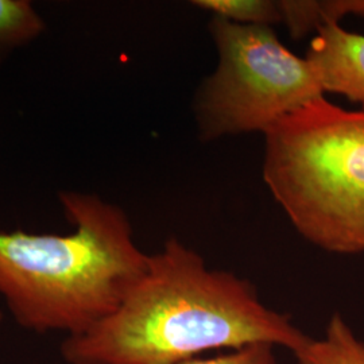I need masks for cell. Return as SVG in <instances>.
<instances>
[{
	"label": "cell",
	"instance_id": "6da1fadb",
	"mask_svg": "<svg viewBox=\"0 0 364 364\" xmlns=\"http://www.w3.org/2000/svg\"><path fill=\"white\" fill-rule=\"evenodd\" d=\"M308 340L287 316L263 305L248 281L210 270L193 250L170 239L150 255L144 278L117 311L68 336L61 353L69 364H176L254 343L296 353Z\"/></svg>",
	"mask_w": 364,
	"mask_h": 364
},
{
	"label": "cell",
	"instance_id": "7a4b0ae2",
	"mask_svg": "<svg viewBox=\"0 0 364 364\" xmlns=\"http://www.w3.org/2000/svg\"><path fill=\"white\" fill-rule=\"evenodd\" d=\"M58 198L70 234L0 231V296L19 326L76 336L117 311L150 255L117 205L76 191Z\"/></svg>",
	"mask_w": 364,
	"mask_h": 364
},
{
	"label": "cell",
	"instance_id": "3957f363",
	"mask_svg": "<svg viewBox=\"0 0 364 364\" xmlns=\"http://www.w3.org/2000/svg\"><path fill=\"white\" fill-rule=\"evenodd\" d=\"M264 135V182L299 234L329 252H364V107L321 97Z\"/></svg>",
	"mask_w": 364,
	"mask_h": 364
},
{
	"label": "cell",
	"instance_id": "277c9868",
	"mask_svg": "<svg viewBox=\"0 0 364 364\" xmlns=\"http://www.w3.org/2000/svg\"><path fill=\"white\" fill-rule=\"evenodd\" d=\"M219 65L196 97L204 139L251 131L266 134L284 117L324 97L312 64L284 46L270 26L215 16L209 25Z\"/></svg>",
	"mask_w": 364,
	"mask_h": 364
},
{
	"label": "cell",
	"instance_id": "5b68a950",
	"mask_svg": "<svg viewBox=\"0 0 364 364\" xmlns=\"http://www.w3.org/2000/svg\"><path fill=\"white\" fill-rule=\"evenodd\" d=\"M316 33L305 58L324 93H338L364 107V36L344 30L338 22H326Z\"/></svg>",
	"mask_w": 364,
	"mask_h": 364
},
{
	"label": "cell",
	"instance_id": "8992f818",
	"mask_svg": "<svg viewBox=\"0 0 364 364\" xmlns=\"http://www.w3.org/2000/svg\"><path fill=\"white\" fill-rule=\"evenodd\" d=\"M299 364H364V340L335 313L320 338H311L293 353Z\"/></svg>",
	"mask_w": 364,
	"mask_h": 364
},
{
	"label": "cell",
	"instance_id": "52a82bcc",
	"mask_svg": "<svg viewBox=\"0 0 364 364\" xmlns=\"http://www.w3.org/2000/svg\"><path fill=\"white\" fill-rule=\"evenodd\" d=\"M43 18L27 0H0V58L45 31Z\"/></svg>",
	"mask_w": 364,
	"mask_h": 364
},
{
	"label": "cell",
	"instance_id": "ba28073f",
	"mask_svg": "<svg viewBox=\"0 0 364 364\" xmlns=\"http://www.w3.org/2000/svg\"><path fill=\"white\" fill-rule=\"evenodd\" d=\"M193 4L235 23L270 26L282 22L278 1L270 0H197Z\"/></svg>",
	"mask_w": 364,
	"mask_h": 364
},
{
	"label": "cell",
	"instance_id": "9c48e42d",
	"mask_svg": "<svg viewBox=\"0 0 364 364\" xmlns=\"http://www.w3.org/2000/svg\"><path fill=\"white\" fill-rule=\"evenodd\" d=\"M269 343H254L209 359H186L176 364H278Z\"/></svg>",
	"mask_w": 364,
	"mask_h": 364
},
{
	"label": "cell",
	"instance_id": "30bf717a",
	"mask_svg": "<svg viewBox=\"0 0 364 364\" xmlns=\"http://www.w3.org/2000/svg\"><path fill=\"white\" fill-rule=\"evenodd\" d=\"M320 26L326 22H338L343 16L352 14L364 16V0H332L316 1Z\"/></svg>",
	"mask_w": 364,
	"mask_h": 364
},
{
	"label": "cell",
	"instance_id": "8fae6325",
	"mask_svg": "<svg viewBox=\"0 0 364 364\" xmlns=\"http://www.w3.org/2000/svg\"><path fill=\"white\" fill-rule=\"evenodd\" d=\"M1 318H3V313L0 311V323H1Z\"/></svg>",
	"mask_w": 364,
	"mask_h": 364
}]
</instances>
